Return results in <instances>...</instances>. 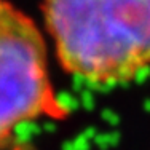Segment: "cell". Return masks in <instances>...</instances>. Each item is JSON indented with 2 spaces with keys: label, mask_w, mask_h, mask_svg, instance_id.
Returning <instances> with one entry per match:
<instances>
[{
  "label": "cell",
  "mask_w": 150,
  "mask_h": 150,
  "mask_svg": "<svg viewBox=\"0 0 150 150\" xmlns=\"http://www.w3.org/2000/svg\"><path fill=\"white\" fill-rule=\"evenodd\" d=\"M62 69L98 86L129 83L150 69V0H43Z\"/></svg>",
  "instance_id": "obj_1"
},
{
  "label": "cell",
  "mask_w": 150,
  "mask_h": 150,
  "mask_svg": "<svg viewBox=\"0 0 150 150\" xmlns=\"http://www.w3.org/2000/svg\"><path fill=\"white\" fill-rule=\"evenodd\" d=\"M58 107L46 45L29 16L0 0V144L18 126Z\"/></svg>",
  "instance_id": "obj_2"
}]
</instances>
